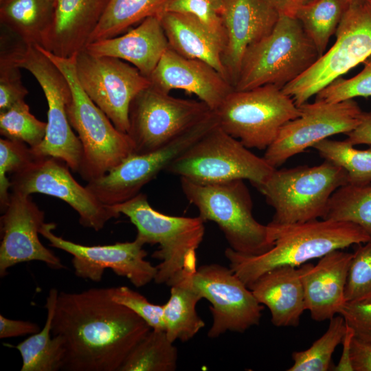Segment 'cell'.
I'll return each mask as SVG.
<instances>
[{
  "label": "cell",
  "mask_w": 371,
  "mask_h": 371,
  "mask_svg": "<svg viewBox=\"0 0 371 371\" xmlns=\"http://www.w3.org/2000/svg\"><path fill=\"white\" fill-rule=\"evenodd\" d=\"M350 6L357 5L363 3L366 0H344Z\"/></svg>",
  "instance_id": "cell-49"
},
{
  "label": "cell",
  "mask_w": 371,
  "mask_h": 371,
  "mask_svg": "<svg viewBox=\"0 0 371 371\" xmlns=\"http://www.w3.org/2000/svg\"><path fill=\"white\" fill-rule=\"evenodd\" d=\"M111 207L135 226L136 238L144 245H159L152 255L159 260L155 282L171 286L196 269V250L203 241L204 221L196 217L170 216L155 210L139 192Z\"/></svg>",
  "instance_id": "cell-3"
},
{
  "label": "cell",
  "mask_w": 371,
  "mask_h": 371,
  "mask_svg": "<svg viewBox=\"0 0 371 371\" xmlns=\"http://www.w3.org/2000/svg\"><path fill=\"white\" fill-rule=\"evenodd\" d=\"M168 48L159 16H150L124 34L89 43L85 49L124 60L149 78Z\"/></svg>",
  "instance_id": "cell-24"
},
{
  "label": "cell",
  "mask_w": 371,
  "mask_h": 371,
  "mask_svg": "<svg viewBox=\"0 0 371 371\" xmlns=\"http://www.w3.org/2000/svg\"><path fill=\"white\" fill-rule=\"evenodd\" d=\"M319 155L341 168L348 174V184L365 186L371 183V145L359 150L343 141L324 139L313 146Z\"/></svg>",
  "instance_id": "cell-34"
},
{
  "label": "cell",
  "mask_w": 371,
  "mask_h": 371,
  "mask_svg": "<svg viewBox=\"0 0 371 371\" xmlns=\"http://www.w3.org/2000/svg\"><path fill=\"white\" fill-rule=\"evenodd\" d=\"M350 359L354 371H371V342L354 337Z\"/></svg>",
  "instance_id": "cell-45"
},
{
  "label": "cell",
  "mask_w": 371,
  "mask_h": 371,
  "mask_svg": "<svg viewBox=\"0 0 371 371\" xmlns=\"http://www.w3.org/2000/svg\"><path fill=\"white\" fill-rule=\"evenodd\" d=\"M38 324L28 321L11 319L0 315V338H10L38 333Z\"/></svg>",
  "instance_id": "cell-44"
},
{
  "label": "cell",
  "mask_w": 371,
  "mask_h": 371,
  "mask_svg": "<svg viewBox=\"0 0 371 371\" xmlns=\"http://www.w3.org/2000/svg\"><path fill=\"white\" fill-rule=\"evenodd\" d=\"M221 10L222 0H170L164 12L182 13L196 18L224 43Z\"/></svg>",
  "instance_id": "cell-40"
},
{
  "label": "cell",
  "mask_w": 371,
  "mask_h": 371,
  "mask_svg": "<svg viewBox=\"0 0 371 371\" xmlns=\"http://www.w3.org/2000/svg\"><path fill=\"white\" fill-rule=\"evenodd\" d=\"M110 1L56 0L54 22L41 47L65 58L84 49Z\"/></svg>",
  "instance_id": "cell-23"
},
{
  "label": "cell",
  "mask_w": 371,
  "mask_h": 371,
  "mask_svg": "<svg viewBox=\"0 0 371 371\" xmlns=\"http://www.w3.org/2000/svg\"><path fill=\"white\" fill-rule=\"evenodd\" d=\"M170 0H111L89 43L119 36L150 16H159Z\"/></svg>",
  "instance_id": "cell-30"
},
{
  "label": "cell",
  "mask_w": 371,
  "mask_h": 371,
  "mask_svg": "<svg viewBox=\"0 0 371 371\" xmlns=\"http://www.w3.org/2000/svg\"><path fill=\"white\" fill-rule=\"evenodd\" d=\"M55 11L56 0H2L0 21L24 43L41 46Z\"/></svg>",
  "instance_id": "cell-27"
},
{
  "label": "cell",
  "mask_w": 371,
  "mask_h": 371,
  "mask_svg": "<svg viewBox=\"0 0 371 371\" xmlns=\"http://www.w3.org/2000/svg\"><path fill=\"white\" fill-rule=\"evenodd\" d=\"M339 315L353 330L355 337L371 342V300L346 302Z\"/></svg>",
  "instance_id": "cell-43"
},
{
  "label": "cell",
  "mask_w": 371,
  "mask_h": 371,
  "mask_svg": "<svg viewBox=\"0 0 371 371\" xmlns=\"http://www.w3.org/2000/svg\"><path fill=\"white\" fill-rule=\"evenodd\" d=\"M111 298L115 302L131 309L151 329L166 330L163 317L164 304H153L141 293L125 286L111 287Z\"/></svg>",
  "instance_id": "cell-41"
},
{
  "label": "cell",
  "mask_w": 371,
  "mask_h": 371,
  "mask_svg": "<svg viewBox=\"0 0 371 371\" xmlns=\"http://www.w3.org/2000/svg\"><path fill=\"white\" fill-rule=\"evenodd\" d=\"M36 46L61 71L71 87L67 115L83 150L78 172L87 182L98 178L133 153L131 140L126 133L113 125L81 87L76 72V55L60 57L40 45Z\"/></svg>",
  "instance_id": "cell-4"
},
{
  "label": "cell",
  "mask_w": 371,
  "mask_h": 371,
  "mask_svg": "<svg viewBox=\"0 0 371 371\" xmlns=\"http://www.w3.org/2000/svg\"><path fill=\"white\" fill-rule=\"evenodd\" d=\"M298 107L300 116L282 127L263 156L274 168L330 136L352 131L359 124L363 113L353 99L337 103L315 100Z\"/></svg>",
  "instance_id": "cell-15"
},
{
  "label": "cell",
  "mask_w": 371,
  "mask_h": 371,
  "mask_svg": "<svg viewBox=\"0 0 371 371\" xmlns=\"http://www.w3.org/2000/svg\"><path fill=\"white\" fill-rule=\"evenodd\" d=\"M75 65L84 91L119 131L127 134L130 104L150 85L149 78L124 60L95 56L85 49L76 54Z\"/></svg>",
  "instance_id": "cell-14"
},
{
  "label": "cell",
  "mask_w": 371,
  "mask_h": 371,
  "mask_svg": "<svg viewBox=\"0 0 371 371\" xmlns=\"http://www.w3.org/2000/svg\"><path fill=\"white\" fill-rule=\"evenodd\" d=\"M274 169L263 157L251 153L218 124L176 158L166 170L201 184L242 179L258 188Z\"/></svg>",
  "instance_id": "cell-9"
},
{
  "label": "cell",
  "mask_w": 371,
  "mask_h": 371,
  "mask_svg": "<svg viewBox=\"0 0 371 371\" xmlns=\"http://www.w3.org/2000/svg\"><path fill=\"white\" fill-rule=\"evenodd\" d=\"M58 293L54 288L49 292L45 304L47 319L42 330L14 346L22 357L21 371L62 370L65 343L60 336L52 335V319Z\"/></svg>",
  "instance_id": "cell-28"
},
{
  "label": "cell",
  "mask_w": 371,
  "mask_h": 371,
  "mask_svg": "<svg viewBox=\"0 0 371 371\" xmlns=\"http://www.w3.org/2000/svg\"><path fill=\"white\" fill-rule=\"evenodd\" d=\"M346 324L341 315L330 319L327 330L308 349L293 352V365L288 371H326L330 368L331 359L337 346L342 342Z\"/></svg>",
  "instance_id": "cell-35"
},
{
  "label": "cell",
  "mask_w": 371,
  "mask_h": 371,
  "mask_svg": "<svg viewBox=\"0 0 371 371\" xmlns=\"http://www.w3.org/2000/svg\"><path fill=\"white\" fill-rule=\"evenodd\" d=\"M349 7L344 0H311L295 12L293 16L300 21L320 57Z\"/></svg>",
  "instance_id": "cell-31"
},
{
  "label": "cell",
  "mask_w": 371,
  "mask_h": 371,
  "mask_svg": "<svg viewBox=\"0 0 371 371\" xmlns=\"http://www.w3.org/2000/svg\"><path fill=\"white\" fill-rule=\"evenodd\" d=\"M2 1V0H0V1Z\"/></svg>",
  "instance_id": "cell-50"
},
{
  "label": "cell",
  "mask_w": 371,
  "mask_h": 371,
  "mask_svg": "<svg viewBox=\"0 0 371 371\" xmlns=\"http://www.w3.org/2000/svg\"><path fill=\"white\" fill-rule=\"evenodd\" d=\"M363 64V69L356 76L348 79L339 77L321 89L315 95V100L337 103L356 97H370L371 56Z\"/></svg>",
  "instance_id": "cell-38"
},
{
  "label": "cell",
  "mask_w": 371,
  "mask_h": 371,
  "mask_svg": "<svg viewBox=\"0 0 371 371\" xmlns=\"http://www.w3.org/2000/svg\"><path fill=\"white\" fill-rule=\"evenodd\" d=\"M353 256L337 249L319 258L317 265L305 263L298 268L304 288L306 310L317 322L330 320L346 302L345 288Z\"/></svg>",
  "instance_id": "cell-22"
},
{
  "label": "cell",
  "mask_w": 371,
  "mask_h": 371,
  "mask_svg": "<svg viewBox=\"0 0 371 371\" xmlns=\"http://www.w3.org/2000/svg\"><path fill=\"white\" fill-rule=\"evenodd\" d=\"M279 13L266 0H222V63L234 89L243 56L275 27Z\"/></svg>",
  "instance_id": "cell-20"
},
{
  "label": "cell",
  "mask_w": 371,
  "mask_h": 371,
  "mask_svg": "<svg viewBox=\"0 0 371 371\" xmlns=\"http://www.w3.org/2000/svg\"><path fill=\"white\" fill-rule=\"evenodd\" d=\"M190 281L201 297L211 304L210 338H217L227 331L243 333L259 324L262 304L230 267L203 265L190 275Z\"/></svg>",
  "instance_id": "cell-16"
},
{
  "label": "cell",
  "mask_w": 371,
  "mask_h": 371,
  "mask_svg": "<svg viewBox=\"0 0 371 371\" xmlns=\"http://www.w3.org/2000/svg\"></svg>",
  "instance_id": "cell-51"
},
{
  "label": "cell",
  "mask_w": 371,
  "mask_h": 371,
  "mask_svg": "<svg viewBox=\"0 0 371 371\" xmlns=\"http://www.w3.org/2000/svg\"><path fill=\"white\" fill-rule=\"evenodd\" d=\"M346 135L348 136L346 140L352 146L371 145V111H363L358 126Z\"/></svg>",
  "instance_id": "cell-46"
},
{
  "label": "cell",
  "mask_w": 371,
  "mask_h": 371,
  "mask_svg": "<svg viewBox=\"0 0 371 371\" xmlns=\"http://www.w3.org/2000/svg\"><path fill=\"white\" fill-rule=\"evenodd\" d=\"M272 247L259 255H245L230 247L225 256L231 269L248 287L275 268L297 267L337 249L365 243L371 235L359 225L327 219L277 225L269 223Z\"/></svg>",
  "instance_id": "cell-2"
},
{
  "label": "cell",
  "mask_w": 371,
  "mask_h": 371,
  "mask_svg": "<svg viewBox=\"0 0 371 371\" xmlns=\"http://www.w3.org/2000/svg\"><path fill=\"white\" fill-rule=\"evenodd\" d=\"M355 337L353 330L346 324V330L342 339V354L340 359L334 367L335 371H354L352 366L350 355L352 341Z\"/></svg>",
  "instance_id": "cell-47"
},
{
  "label": "cell",
  "mask_w": 371,
  "mask_h": 371,
  "mask_svg": "<svg viewBox=\"0 0 371 371\" xmlns=\"http://www.w3.org/2000/svg\"><path fill=\"white\" fill-rule=\"evenodd\" d=\"M159 18L169 48L186 58L210 64L228 80L221 59V38L188 14L164 12Z\"/></svg>",
  "instance_id": "cell-26"
},
{
  "label": "cell",
  "mask_w": 371,
  "mask_h": 371,
  "mask_svg": "<svg viewBox=\"0 0 371 371\" xmlns=\"http://www.w3.org/2000/svg\"><path fill=\"white\" fill-rule=\"evenodd\" d=\"M218 124L248 148L267 149L300 111L281 88L266 85L233 90L214 111Z\"/></svg>",
  "instance_id": "cell-10"
},
{
  "label": "cell",
  "mask_w": 371,
  "mask_h": 371,
  "mask_svg": "<svg viewBox=\"0 0 371 371\" xmlns=\"http://www.w3.org/2000/svg\"><path fill=\"white\" fill-rule=\"evenodd\" d=\"M178 350L164 330L151 329L130 352L119 371H175Z\"/></svg>",
  "instance_id": "cell-32"
},
{
  "label": "cell",
  "mask_w": 371,
  "mask_h": 371,
  "mask_svg": "<svg viewBox=\"0 0 371 371\" xmlns=\"http://www.w3.org/2000/svg\"><path fill=\"white\" fill-rule=\"evenodd\" d=\"M67 165L52 157H36L11 178V190L24 195L41 193L58 198L78 214L79 223L95 231L117 218L111 206L102 203L71 175Z\"/></svg>",
  "instance_id": "cell-17"
},
{
  "label": "cell",
  "mask_w": 371,
  "mask_h": 371,
  "mask_svg": "<svg viewBox=\"0 0 371 371\" xmlns=\"http://www.w3.org/2000/svg\"><path fill=\"white\" fill-rule=\"evenodd\" d=\"M322 219L351 222L371 235V183L339 188L331 196Z\"/></svg>",
  "instance_id": "cell-33"
},
{
  "label": "cell",
  "mask_w": 371,
  "mask_h": 371,
  "mask_svg": "<svg viewBox=\"0 0 371 371\" xmlns=\"http://www.w3.org/2000/svg\"><path fill=\"white\" fill-rule=\"evenodd\" d=\"M335 35L336 41L327 52L282 88L297 106L371 56V0L350 6Z\"/></svg>",
  "instance_id": "cell-12"
},
{
  "label": "cell",
  "mask_w": 371,
  "mask_h": 371,
  "mask_svg": "<svg viewBox=\"0 0 371 371\" xmlns=\"http://www.w3.org/2000/svg\"><path fill=\"white\" fill-rule=\"evenodd\" d=\"M151 330L137 315L111 298V287L58 293L52 335L62 337V370L119 371Z\"/></svg>",
  "instance_id": "cell-1"
},
{
  "label": "cell",
  "mask_w": 371,
  "mask_h": 371,
  "mask_svg": "<svg viewBox=\"0 0 371 371\" xmlns=\"http://www.w3.org/2000/svg\"><path fill=\"white\" fill-rule=\"evenodd\" d=\"M279 14L293 16L296 10L311 0H266Z\"/></svg>",
  "instance_id": "cell-48"
},
{
  "label": "cell",
  "mask_w": 371,
  "mask_h": 371,
  "mask_svg": "<svg viewBox=\"0 0 371 371\" xmlns=\"http://www.w3.org/2000/svg\"><path fill=\"white\" fill-rule=\"evenodd\" d=\"M47 123L33 115L25 100L0 112V133L6 139L26 144L30 148L44 139Z\"/></svg>",
  "instance_id": "cell-36"
},
{
  "label": "cell",
  "mask_w": 371,
  "mask_h": 371,
  "mask_svg": "<svg viewBox=\"0 0 371 371\" xmlns=\"http://www.w3.org/2000/svg\"><path fill=\"white\" fill-rule=\"evenodd\" d=\"M248 288L258 302L269 309L274 326L299 324L306 306L304 288L297 267L275 268L260 276Z\"/></svg>",
  "instance_id": "cell-25"
},
{
  "label": "cell",
  "mask_w": 371,
  "mask_h": 371,
  "mask_svg": "<svg viewBox=\"0 0 371 371\" xmlns=\"http://www.w3.org/2000/svg\"><path fill=\"white\" fill-rule=\"evenodd\" d=\"M320 57L294 16L280 14L272 31L245 52L234 90L273 85L282 88Z\"/></svg>",
  "instance_id": "cell-6"
},
{
  "label": "cell",
  "mask_w": 371,
  "mask_h": 371,
  "mask_svg": "<svg viewBox=\"0 0 371 371\" xmlns=\"http://www.w3.org/2000/svg\"><path fill=\"white\" fill-rule=\"evenodd\" d=\"M190 275L170 286V298L164 304L165 331L172 342L188 341L205 326L196 308L202 298L192 287Z\"/></svg>",
  "instance_id": "cell-29"
},
{
  "label": "cell",
  "mask_w": 371,
  "mask_h": 371,
  "mask_svg": "<svg viewBox=\"0 0 371 371\" xmlns=\"http://www.w3.org/2000/svg\"><path fill=\"white\" fill-rule=\"evenodd\" d=\"M15 65L28 71L37 80L47 100V122L43 142L31 148L35 157H52L78 172L83 157L81 142L67 115L71 97L70 85L61 71L36 46L19 42L6 48Z\"/></svg>",
  "instance_id": "cell-8"
},
{
  "label": "cell",
  "mask_w": 371,
  "mask_h": 371,
  "mask_svg": "<svg viewBox=\"0 0 371 371\" xmlns=\"http://www.w3.org/2000/svg\"><path fill=\"white\" fill-rule=\"evenodd\" d=\"M26 144L6 138L0 139V207L2 213L6 208L10 193L11 181L8 173L14 174L22 170L36 157Z\"/></svg>",
  "instance_id": "cell-37"
},
{
  "label": "cell",
  "mask_w": 371,
  "mask_h": 371,
  "mask_svg": "<svg viewBox=\"0 0 371 371\" xmlns=\"http://www.w3.org/2000/svg\"><path fill=\"white\" fill-rule=\"evenodd\" d=\"M355 249L345 288L346 302L371 300V239Z\"/></svg>",
  "instance_id": "cell-39"
},
{
  "label": "cell",
  "mask_w": 371,
  "mask_h": 371,
  "mask_svg": "<svg viewBox=\"0 0 371 371\" xmlns=\"http://www.w3.org/2000/svg\"><path fill=\"white\" fill-rule=\"evenodd\" d=\"M217 124L213 111L168 144L147 153H131L104 175L88 181L85 186L104 205L124 203L138 194L146 184Z\"/></svg>",
  "instance_id": "cell-13"
},
{
  "label": "cell",
  "mask_w": 371,
  "mask_h": 371,
  "mask_svg": "<svg viewBox=\"0 0 371 371\" xmlns=\"http://www.w3.org/2000/svg\"><path fill=\"white\" fill-rule=\"evenodd\" d=\"M28 91L23 86L17 67L8 51L1 47L0 55V112L25 100Z\"/></svg>",
  "instance_id": "cell-42"
},
{
  "label": "cell",
  "mask_w": 371,
  "mask_h": 371,
  "mask_svg": "<svg viewBox=\"0 0 371 371\" xmlns=\"http://www.w3.org/2000/svg\"><path fill=\"white\" fill-rule=\"evenodd\" d=\"M158 89L194 94L215 111L234 90L230 82L210 64L180 55L168 48L148 78Z\"/></svg>",
  "instance_id": "cell-21"
},
{
  "label": "cell",
  "mask_w": 371,
  "mask_h": 371,
  "mask_svg": "<svg viewBox=\"0 0 371 371\" xmlns=\"http://www.w3.org/2000/svg\"><path fill=\"white\" fill-rule=\"evenodd\" d=\"M182 191L205 222L215 223L229 247L245 255H259L273 246L269 227L253 216V201L244 180L201 184L180 178Z\"/></svg>",
  "instance_id": "cell-5"
},
{
  "label": "cell",
  "mask_w": 371,
  "mask_h": 371,
  "mask_svg": "<svg viewBox=\"0 0 371 371\" xmlns=\"http://www.w3.org/2000/svg\"><path fill=\"white\" fill-rule=\"evenodd\" d=\"M212 111L199 100L175 98L153 86L142 90L128 109L133 153L153 152L200 123Z\"/></svg>",
  "instance_id": "cell-11"
},
{
  "label": "cell",
  "mask_w": 371,
  "mask_h": 371,
  "mask_svg": "<svg viewBox=\"0 0 371 371\" xmlns=\"http://www.w3.org/2000/svg\"><path fill=\"white\" fill-rule=\"evenodd\" d=\"M346 184L347 172L324 160L312 167L275 168L257 188L274 209L270 223L286 225L322 218L333 194Z\"/></svg>",
  "instance_id": "cell-7"
},
{
  "label": "cell",
  "mask_w": 371,
  "mask_h": 371,
  "mask_svg": "<svg viewBox=\"0 0 371 371\" xmlns=\"http://www.w3.org/2000/svg\"><path fill=\"white\" fill-rule=\"evenodd\" d=\"M54 223H45L40 234L49 246L61 249L73 256L71 262L76 276L93 282H100L106 269L126 278L135 286L142 287L155 280L157 267L145 259L144 244L135 238L133 241L113 245L88 246L74 243L56 236Z\"/></svg>",
  "instance_id": "cell-18"
},
{
  "label": "cell",
  "mask_w": 371,
  "mask_h": 371,
  "mask_svg": "<svg viewBox=\"0 0 371 371\" xmlns=\"http://www.w3.org/2000/svg\"><path fill=\"white\" fill-rule=\"evenodd\" d=\"M1 216L0 276L17 264L41 261L55 269L64 268L60 260L41 242L38 235L45 214L30 196L12 192Z\"/></svg>",
  "instance_id": "cell-19"
}]
</instances>
